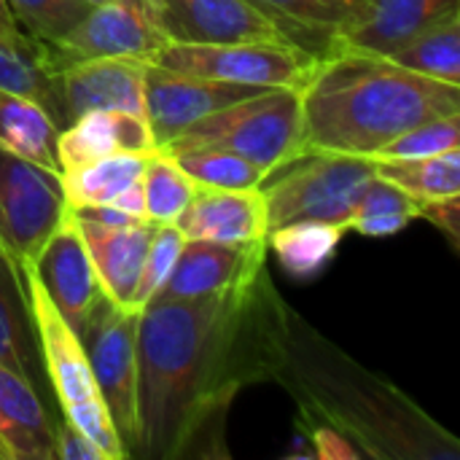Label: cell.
Listing matches in <instances>:
<instances>
[{
    "label": "cell",
    "instance_id": "obj_19",
    "mask_svg": "<svg viewBox=\"0 0 460 460\" xmlns=\"http://www.w3.org/2000/svg\"><path fill=\"white\" fill-rule=\"evenodd\" d=\"M0 364L22 375L43 399L54 396L43 367L22 267L3 251V245H0Z\"/></svg>",
    "mask_w": 460,
    "mask_h": 460
},
{
    "label": "cell",
    "instance_id": "obj_3",
    "mask_svg": "<svg viewBox=\"0 0 460 460\" xmlns=\"http://www.w3.org/2000/svg\"><path fill=\"white\" fill-rule=\"evenodd\" d=\"M299 100L307 151L364 159L429 119L460 113V86L350 49L318 59Z\"/></svg>",
    "mask_w": 460,
    "mask_h": 460
},
{
    "label": "cell",
    "instance_id": "obj_33",
    "mask_svg": "<svg viewBox=\"0 0 460 460\" xmlns=\"http://www.w3.org/2000/svg\"><path fill=\"white\" fill-rule=\"evenodd\" d=\"M8 8L22 30L46 43H57L89 13L92 5L84 0H8Z\"/></svg>",
    "mask_w": 460,
    "mask_h": 460
},
{
    "label": "cell",
    "instance_id": "obj_34",
    "mask_svg": "<svg viewBox=\"0 0 460 460\" xmlns=\"http://www.w3.org/2000/svg\"><path fill=\"white\" fill-rule=\"evenodd\" d=\"M186 237L181 234V229L175 224H156V232L148 243L146 259H143V270H140V280L135 288V307L143 310L167 283L175 259L183 248Z\"/></svg>",
    "mask_w": 460,
    "mask_h": 460
},
{
    "label": "cell",
    "instance_id": "obj_22",
    "mask_svg": "<svg viewBox=\"0 0 460 460\" xmlns=\"http://www.w3.org/2000/svg\"><path fill=\"white\" fill-rule=\"evenodd\" d=\"M315 59L342 51V32L358 19L367 0H251Z\"/></svg>",
    "mask_w": 460,
    "mask_h": 460
},
{
    "label": "cell",
    "instance_id": "obj_27",
    "mask_svg": "<svg viewBox=\"0 0 460 460\" xmlns=\"http://www.w3.org/2000/svg\"><path fill=\"white\" fill-rule=\"evenodd\" d=\"M388 59L426 78L460 86V13L431 24L399 51L388 54Z\"/></svg>",
    "mask_w": 460,
    "mask_h": 460
},
{
    "label": "cell",
    "instance_id": "obj_32",
    "mask_svg": "<svg viewBox=\"0 0 460 460\" xmlns=\"http://www.w3.org/2000/svg\"><path fill=\"white\" fill-rule=\"evenodd\" d=\"M450 148H460V113L429 119V121L402 132L388 146H383L372 156V162L426 159V156H434V154H445Z\"/></svg>",
    "mask_w": 460,
    "mask_h": 460
},
{
    "label": "cell",
    "instance_id": "obj_39",
    "mask_svg": "<svg viewBox=\"0 0 460 460\" xmlns=\"http://www.w3.org/2000/svg\"><path fill=\"white\" fill-rule=\"evenodd\" d=\"M286 458H305L315 460V447H313V439H310V431L305 423L296 420V434H294V447L286 453Z\"/></svg>",
    "mask_w": 460,
    "mask_h": 460
},
{
    "label": "cell",
    "instance_id": "obj_9",
    "mask_svg": "<svg viewBox=\"0 0 460 460\" xmlns=\"http://www.w3.org/2000/svg\"><path fill=\"white\" fill-rule=\"evenodd\" d=\"M151 0H108L89 8V13L51 46L57 67L92 57H124L154 62L167 46Z\"/></svg>",
    "mask_w": 460,
    "mask_h": 460
},
{
    "label": "cell",
    "instance_id": "obj_12",
    "mask_svg": "<svg viewBox=\"0 0 460 460\" xmlns=\"http://www.w3.org/2000/svg\"><path fill=\"white\" fill-rule=\"evenodd\" d=\"M170 43H294L251 0H151Z\"/></svg>",
    "mask_w": 460,
    "mask_h": 460
},
{
    "label": "cell",
    "instance_id": "obj_17",
    "mask_svg": "<svg viewBox=\"0 0 460 460\" xmlns=\"http://www.w3.org/2000/svg\"><path fill=\"white\" fill-rule=\"evenodd\" d=\"M73 218H75L84 245L89 251V259H92V267H94L102 294L121 307L137 310L135 288H137L143 259H146L148 243L156 232V224L137 221L129 226H105V224L78 218L75 213H73Z\"/></svg>",
    "mask_w": 460,
    "mask_h": 460
},
{
    "label": "cell",
    "instance_id": "obj_25",
    "mask_svg": "<svg viewBox=\"0 0 460 460\" xmlns=\"http://www.w3.org/2000/svg\"><path fill=\"white\" fill-rule=\"evenodd\" d=\"M146 156L148 151H124L65 170L62 181H65L67 205L70 208L113 205L119 194H124L129 186L143 181Z\"/></svg>",
    "mask_w": 460,
    "mask_h": 460
},
{
    "label": "cell",
    "instance_id": "obj_35",
    "mask_svg": "<svg viewBox=\"0 0 460 460\" xmlns=\"http://www.w3.org/2000/svg\"><path fill=\"white\" fill-rule=\"evenodd\" d=\"M62 418L67 423H73L100 450V456L105 460H129L119 434H116V426H113V420L108 415V407L102 404V399L75 404V407L65 410Z\"/></svg>",
    "mask_w": 460,
    "mask_h": 460
},
{
    "label": "cell",
    "instance_id": "obj_5",
    "mask_svg": "<svg viewBox=\"0 0 460 460\" xmlns=\"http://www.w3.org/2000/svg\"><path fill=\"white\" fill-rule=\"evenodd\" d=\"M375 175L377 167L372 159L305 151L270 172L261 183L270 229L296 221H321L348 229L353 208Z\"/></svg>",
    "mask_w": 460,
    "mask_h": 460
},
{
    "label": "cell",
    "instance_id": "obj_8",
    "mask_svg": "<svg viewBox=\"0 0 460 460\" xmlns=\"http://www.w3.org/2000/svg\"><path fill=\"white\" fill-rule=\"evenodd\" d=\"M315 57L296 43L248 40V43H167L151 65L191 73L202 78L243 86H291L302 89Z\"/></svg>",
    "mask_w": 460,
    "mask_h": 460
},
{
    "label": "cell",
    "instance_id": "obj_14",
    "mask_svg": "<svg viewBox=\"0 0 460 460\" xmlns=\"http://www.w3.org/2000/svg\"><path fill=\"white\" fill-rule=\"evenodd\" d=\"M22 278L27 286V299L30 310L35 318V332H38V345L43 356V367L54 391V399L59 410H70L75 404L100 399L81 337L67 326V321L59 315L54 302L49 299L46 288L35 278L30 264H22Z\"/></svg>",
    "mask_w": 460,
    "mask_h": 460
},
{
    "label": "cell",
    "instance_id": "obj_16",
    "mask_svg": "<svg viewBox=\"0 0 460 460\" xmlns=\"http://www.w3.org/2000/svg\"><path fill=\"white\" fill-rule=\"evenodd\" d=\"M175 226L186 240L248 245L267 240L270 221L261 189L197 186Z\"/></svg>",
    "mask_w": 460,
    "mask_h": 460
},
{
    "label": "cell",
    "instance_id": "obj_21",
    "mask_svg": "<svg viewBox=\"0 0 460 460\" xmlns=\"http://www.w3.org/2000/svg\"><path fill=\"white\" fill-rule=\"evenodd\" d=\"M154 135L146 116L127 111H94L70 121L57 140L62 172L111 154L154 151Z\"/></svg>",
    "mask_w": 460,
    "mask_h": 460
},
{
    "label": "cell",
    "instance_id": "obj_10",
    "mask_svg": "<svg viewBox=\"0 0 460 460\" xmlns=\"http://www.w3.org/2000/svg\"><path fill=\"white\" fill-rule=\"evenodd\" d=\"M146 67L148 62L124 57H92L59 67V132L78 116L94 111L146 116Z\"/></svg>",
    "mask_w": 460,
    "mask_h": 460
},
{
    "label": "cell",
    "instance_id": "obj_23",
    "mask_svg": "<svg viewBox=\"0 0 460 460\" xmlns=\"http://www.w3.org/2000/svg\"><path fill=\"white\" fill-rule=\"evenodd\" d=\"M57 73L59 67L46 40L30 35L19 24L0 27V92L40 105L59 127Z\"/></svg>",
    "mask_w": 460,
    "mask_h": 460
},
{
    "label": "cell",
    "instance_id": "obj_36",
    "mask_svg": "<svg viewBox=\"0 0 460 460\" xmlns=\"http://www.w3.org/2000/svg\"><path fill=\"white\" fill-rule=\"evenodd\" d=\"M418 218H426L429 224H434L447 240L450 245L458 251L460 248V194L456 197H445V199H429L418 205Z\"/></svg>",
    "mask_w": 460,
    "mask_h": 460
},
{
    "label": "cell",
    "instance_id": "obj_37",
    "mask_svg": "<svg viewBox=\"0 0 460 460\" xmlns=\"http://www.w3.org/2000/svg\"><path fill=\"white\" fill-rule=\"evenodd\" d=\"M302 423V420H299ZM307 426V423H305ZM313 447H315V460H361L364 453L337 429L332 426H307Z\"/></svg>",
    "mask_w": 460,
    "mask_h": 460
},
{
    "label": "cell",
    "instance_id": "obj_24",
    "mask_svg": "<svg viewBox=\"0 0 460 460\" xmlns=\"http://www.w3.org/2000/svg\"><path fill=\"white\" fill-rule=\"evenodd\" d=\"M57 140H59V127L40 105L0 92V148L27 162H35L40 167L62 172L57 156Z\"/></svg>",
    "mask_w": 460,
    "mask_h": 460
},
{
    "label": "cell",
    "instance_id": "obj_41",
    "mask_svg": "<svg viewBox=\"0 0 460 460\" xmlns=\"http://www.w3.org/2000/svg\"><path fill=\"white\" fill-rule=\"evenodd\" d=\"M84 3H86V5H92V8H94V5H102V3H108V0H84Z\"/></svg>",
    "mask_w": 460,
    "mask_h": 460
},
{
    "label": "cell",
    "instance_id": "obj_7",
    "mask_svg": "<svg viewBox=\"0 0 460 460\" xmlns=\"http://www.w3.org/2000/svg\"><path fill=\"white\" fill-rule=\"evenodd\" d=\"M62 172L0 148V245L22 267L67 218Z\"/></svg>",
    "mask_w": 460,
    "mask_h": 460
},
{
    "label": "cell",
    "instance_id": "obj_18",
    "mask_svg": "<svg viewBox=\"0 0 460 460\" xmlns=\"http://www.w3.org/2000/svg\"><path fill=\"white\" fill-rule=\"evenodd\" d=\"M460 13V0H367L342 32V49L388 57L437 22Z\"/></svg>",
    "mask_w": 460,
    "mask_h": 460
},
{
    "label": "cell",
    "instance_id": "obj_28",
    "mask_svg": "<svg viewBox=\"0 0 460 460\" xmlns=\"http://www.w3.org/2000/svg\"><path fill=\"white\" fill-rule=\"evenodd\" d=\"M375 167L380 178L391 181L418 202L460 194V148H450L426 159L375 162Z\"/></svg>",
    "mask_w": 460,
    "mask_h": 460
},
{
    "label": "cell",
    "instance_id": "obj_30",
    "mask_svg": "<svg viewBox=\"0 0 460 460\" xmlns=\"http://www.w3.org/2000/svg\"><path fill=\"white\" fill-rule=\"evenodd\" d=\"M418 205L420 202L412 199L407 191L375 175L361 191L348 229H356L367 237H391L418 218Z\"/></svg>",
    "mask_w": 460,
    "mask_h": 460
},
{
    "label": "cell",
    "instance_id": "obj_6",
    "mask_svg": "<svg viewBox=\"0 0 460 460\" xmlns=\"http://www.w3.org/2000/svg\"><path fill=\"white\" fill-rule=\"evenodd\" d=\"M137 318L140 310L121 307L105 294L97 299L81 345L102 404L129 458L137 453Z\"/></svg>",
    "mask_w": 460,
    "mask_h": 460
},
{
    "label": "cell",
    "instance_id": "obj_29",
    "mask_svg": "<svg viewBox=\"0 0 460 460\" xmlns=\"http://www.w3.org/2000/svg\"><path fill=\"white\" fill-rule=\"evenodd\" d=\"M164 151L178 162V167L197 183L210 189H261L264 172L218 146H164Z\"/></svg>",
    "mask_w": 460,
    "mask_h": 460
},
{
    "label": "cell",
    "instance_id": "obj_26",
    "mask_svg": "<svg viewBox=\"0 0 460 460\" xmlns=\"http://www.w3.org/2000/svg\"><path fill=\"white\" fill-rule=\"evenodd\" d=\"M348 229L321 221H296L267 232V251L278 256L286 272L294 278L318 275L337 253Z\"/></svg>",
    "mask_w": 460,
    "mask_h": 460
},
{
    "label": "cell",
    "instance_id": "obj_1",
    "mask_svg": "<svg viewBox=\"0 0 460 460\" xmlns=\"http://www.w3.org/2000/svg\"><path fill=\"white\" fill-rule=\"evenodd\" d=\"M288 305L261 267L229 291L148 302L137 318V460L226 458V412L283 364Z\"/></svg>",
    "mask_w": 460,
    "mask_h": 460
},
{
    "label": "cell",
    "instance_id": "obj_13",
    "mask_svg": "<svg viewBox=\"0 0 460 460\" xmlns=\"http://www.w3.org/2000/svg\"><path fill=\"white\" fill-rule=\"evenodd\" d=\"M30 267L40 286L46 288L54 307L59 310V315L81 337L97 299L102 296V288L97 283L89 251L84 245L73 213H67L57 232L43 243L40 253Z\"/></svg>",
    "mask_w": 460,
    "mask_h": 460
},
{
    "label": "cell",
    "instance_id": "obj_20",
    "mask_svg": "<svg viewBox=\"0 0 460 460\" xmlns=\"http://www.w3.org/2000/svg\"><path fill=\"white\" fill-rule=\"evenodd\" d=\"M0 460H54V418L46 399L0 364Z\"/></svg>",
    "mask_w": 460,
    "mask_h": 460
},
{
    "label": "cell",
    "instance_id": "obj_2",
    "mask_svg": "<svg viewBox=\"0 0 460 460\" xmlns=\"http://www.w3.org/2000/svg\"><path fill=\"white\" fill-rule=\"evenodd\" d=\"M307 426L342 431L364 458H458V439L385 377L364 369L315 332L294 307L286 315L283 364L275 377Z\"/></svg>",
    "mask_w": 460,
    "mask_h": 460
},
{
    "label": "cell",
    "instance_id": "obj_15",
    "mask_svg": "<svg viewBox=\"0 0 460 460\" xmlns=\"http://www.w3.org/2000/svg\"><path fill=\"white\" fill-rule=\"evenodd\" d=\"M261 267H267V240L248 245L186 240L167 283L151 302L221 294L253 278Z\"/></svg>",
    "mask_w": 460,
    "mask_h": 460
},
{
    "label": "cell",
    "instance_id": "obj_40",
    "mask_svg": "<svg viewBox=\"0 0 460 460\" xmlns=\"http://www.w3.org/2000/svg\"><path fill=\"white\" fill-rule=\"evenodd\" d=\"M8 24H16V19L8 8V0H0V27H8Z\"/></svg>",
    "mask_w": 460,
    "mask_h": 460
},
{
    "label": "cell",
    "instance_id": "obj_31",
    "mask_svg": "<svg viewBox=\"0 0 460 460\" xmlns=\"http://www.w3.org/2000/svg\"><path fill=\"white\" fill-rule=\"evenodd\" d=\"M194 189L197 183L178 167V162L164 148L148 151L143 170V199L148 221L175 224V218L189 205Z\"/></svg>",
    "mask_w": 460,
    "mask_h": 460
},
{
    "label": "cell",
    "instance_id": "obj_38",
    "mask_svg": "<svg viewBox=\"0 0 460 460\" xmlns=\"http://www.w3.org/2000/svg\"><path fill=\"white\" fill-rule=\"evenodd\" d=\"M54 460H105L100 450L65 418L54 420Z\"/></svg>",
    "mask_w": 460,
    "mask_h": 460
},
{
    "label": "cell",
    "instance_id": "obj_11",
    "mask_svg": "<svg viewBox=\"0 0 460 460\" xmlns=\"http://www.w3.org/2000/svg\"><path fill=\"white\" fill-rule=\"evenodd\" d=\"M256 92H261V86H243V84L202 78V75L148 65L146 67V119H148L156 148L170 146L194 121Z\"/></svg>",
    "mask_w": 460,
    "mask_h": 460
},
{
    "label": "cell",
    "instance_id": "obj_4",
    "mask_svg": "<svg viewBox=\"0 0 460 460\" xmlns=\"http://www.w3.org/2000/svg\"><path fill=\"white\" fill-rule=\"evenodd\" d=\"M170 146H218L270 175L307 151L299 89L270 86L248 94L194 121Z\"/></svg>",
    "mask_w": 460,
    "mask_h": 460
}]
</instances>
